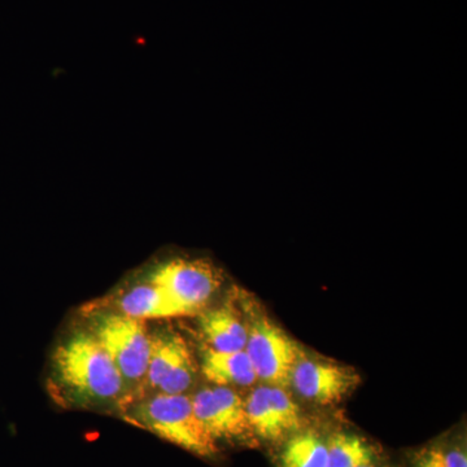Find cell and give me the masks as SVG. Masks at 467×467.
<instances>
[{
  "instance_id": "1",
  "label": "cell",
  "mask_w": 467,
  "mask_h": 467,
  "mask_svg": "<svg viewBox=\"0 0 467 467\" xmlns=\"http://www.w3.org/2000/svg\"><path fill=\"white\" fill-rule=\"evenodd\" d=\"M50 387L55 400L75 408L126 407V389L107 350L86 330L75 331L55 349Z\"/></svg>"
},
{
  "instance_id": "2",
  "label": "cell",
  "mask_w": 467,
  "mask_h": 467,
  "mask_svg": "<svg viewBox=\"0 0 467 467\" xmlns=\"http://www.w3.org/2000/svg\"><path fill=\"white\" fill-rule=\"evenodd\" d=\"M122 416L128 422L196 456L212 457L218 451V442L196 417L189 396L156 393L138 399L122 410Z\"/></svg>"
},
{
  "instance_id": "3",
  "label": "cell",
  "mask_w": 467,
  "mask_h": 467,
  "mask_svg": "<svg viewBox=\"0 0 467 467\" xmlns=\"http://www.w3.org/2000/svg\"><path fill=\"white\" fill-rule=\"evenodd\" d=\"M88 330L107 350L121 374L128 407L146 386L150 353V331L146 321L94 306L88 313Z\"/></svg>"
},
{
  "instance_id": "4",
  "label": "cell",
  "mask_w": 467,
  "mask_h": 467,
  "mask_svg": "<svg viewBox=\"0 0 467 467\" xmlns=\"http://www.w3.org/2000/svg\"><path fill=\"white\" fill-rule=\"evenodd\" d=\"M239 301L247 324L244 350L254 365L257 379L270 386H290L292 370L304 356L299 344L257 308L254 301Z\"/></svg>"
},
{
  "instance_id": "5",
  "label": "cell",
  "mask_w": 467,
  "mask_h": 467,
  "mask_svg": "<svg viewBox=\"0 0 467 467\" xmlns=\"http://www.w3.org/2000/svg\"><path fill=\"white\" fill-rule=\"evenodd\" d=\"M147 279L167 292L186 316L204 309L223 285V275L211 261L182 257L159 264Z\"/></svg>"
},
{
  "instance_id": "6",
  "label": "cell",
  "mask_w": 467,
  "mask_h": 467,
  "mask_svg": "<svg viewBox=\"0 0 467 467\" xmlns=\"http://www.w3.org/2000/svg\"><path fill=\"white\" fill-rule=\"evenodd\" d=\"M196 374V359L182 335L171 327L150 333L147 387L156 393L184 395L195 382Z\"/></svg>"
},
{
  "instance_id": "7",
  "label": "cell",
  "mask_w": 467,
  "mask_h": 467,
  "mask_svg": "<svg viewBox=\"0 0 467 467\" xmlns=\"http://www.w3.org/2000/svg\"><path fill=\"white\" fill-rule=\"evenodd\" d=\"M192 401L196 417L214 441L242 442L254 436L244 399L230 387L202 389Z\"/></svg>"
},
{
  "instance_id": "8",
  "label": "cell",
  "mask_w": 467,
  "mask_h": 467,
  "mask_svg": "<svg viewBox=\"0 0 467 467\" xmlns=\"http://www.w3.org/2000/svg\"><path fill=\"white\" fill-rule=\"evenodd\" d=\"M244 401L252 434L261 441H279L300 431V408L284 387H257Z\"/></svg>"
},
{
  "instance_id": "9",
  "label": "cell",
  "mask_w": 467,
  "mask_h": 467,
  "mask_svg": "<svg viewBox=\"0 0 467 467\" xmlns=\"http://www.w3.org/2000/svg\"><path fill=\"white\" fill-rule=\"evenodd\" d=\"M361 378L355 368L333 362L301 358L292 370L290 384L306 400L337 404L358 389Z\"/></svg>"
},
{
  "instance_id": "10",
  "label": "cell",
  "mask_w": 467,
  "mask_h": 467,
  "mask_svg": "<svg viewBox=\"0 0 467 467\" xmlns=\"http://www.w3.org/2000/svg\"><path fill=\"white\" fill-rule=\"evenodd\" d=\"M238 300H226L199 312V331L204 347L218 352H238L247 344V324Z\"/></svg>"
},
{
  "instance_id": "11",
  "label": "cell",
  "mask_w": 467,
  "mask_h": 467,
  "mask_svg": "<svg viewBox=\"0 0 467 467\" xmlns=\"http://www.w3.org/2000/svg\"><path fill=\"white\" fill-rule=\"evenodd\" d=\"M98 308L113 310L128 317L142 319H164L186 316L181 306L171 296L152 282L131 285L119 296L109 301V306H98Z\"/></svg>"
},
{
  "instance_id": "12",
  "label": "cell",
  "mask_w": 467,
  "mask_h": 467,
  "mask_svg": "<svg viewBox=\"0 0 467 467\" xmlns=\"http://www.w3.org/2000/svg\"><path fill=\"white\" fill-rule=\"evenodd\" d=\"M202 376L216 386H251L257 376L245 350L218 352L204 347L201 364Z\"/></svg>"
},
{
  "instance_id": "13",
  "label": "cell",
  "mask_w": 467,
  "mask_h": 467,
  "mask_svg": "<svg viewBox=\"0 0 467 467\" xmlns=\"http://www.w3.org/2000/svg\"><path fill=\"white\" fill-rule=\"evenodd\" d=\"M282 467H327V448L316 432L297 431L281 451Z\"/></svg>"
},
{
  "instance_id": "14",
  "label": "cell",
  "mask_w": 467,
  "mask_h": 467,
  "mask_svg": "<svg viewBox=\"0 0 467 467\" xmlns=\"http://www.w3.org/2000/svg\"><path fill=\"white\" fill-rule=\"evenodd\" d=\"M327 467H359L374 462V451L356 435L337 432L328 439Z\"/></svg>"
},
{
  "instance_id": "15",
  "label": "cell",
  "mask_w": 467,
  "mask_h": 467,
  "mask_svg": "<svg viewBox=\"0 0 467 467\" xmlns=\"http://www.w3.org/2000/svg\"><path fill=\"white\" fill-rule=\"evenodd\" d=\"M441 467H467L465 451L456 450L447 453L441 451Z\"/></svg>"
},
{
  "instance_id": "16",
  "label": "cell",
  "mask_w": 467,
  "mask_h": 467,
  "mask_svg": "<svg viewBox=\"0 0 467 467\" xmlns=\"http://www.w3.org/2000/svg\"><path fill=\"white\" fill-rule=\"evenodd\" d=\"M418 467H441V450L430 451Z\"/></svg>"
},
{
  "instance_id": "17",
  "label": "cell",
  "mask_w": 467,
  "mask_h": 467,
  "mask_svg": "<svg viewBox=\"0 0 467 467\" xmlns=\"http://www.w3.org/2000/svg\"><path fill=\"white\" fill-rule=\"evenodd\" d=\"M359 467H379V466L374 465V462H373V463H368V465H364V466H359Z\"/></svg>"
}]
</instances>
